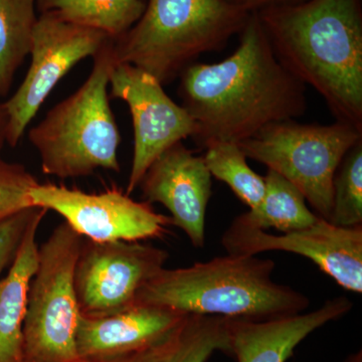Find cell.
Returning a JSON list of instances; mask_svg holds the SVG:
<instances>
[{"instance_id": "6da1fadb", "label": "cell", "mask_w": 362, "mask_h": 362, "mask_svg": "<svg viewBox=\"0 0 362 362\" xmlns=\"http://www.w3.org/2000/svg\"><path fill=\"white\" fill-rule=\"evenodd\" d=\"M239 35L230 57L192 64L180 76L178 93L197 123L192 138L202 149L211 141H244L307 110L306 86L279 61L257 13Z\"/></svg>"}, {"instance_id": "7a4b0ae2", "label": "cell", "mask_w": 362, "mask_h": 362, "mask_svg": "<svg viewBox=\"0 0 362 362\" xmlns=\"http://www.w3.org/2000/svg\"><path fill=\"white\" fill-rule=\"evenodd\" d=\"M257 14L282 65L323 98L335 121L362 131L361 0H306Z\"/></svg>"}, {"instance_id": "3957f363", "label": "cell", "mask_w": 362, "mask_h": 362, "mask_svg": "<svg viewBox=\"0 0 362 362\" xmlns=\"http://www.w3.org/2000/svg\"><path fill=\"white\" fill-rule=\"evenodd\" d=\"M275 267L272 259L228 254L187 268H163L143 286L136 304L249 320L302 313L310 300L276 283Z\"/></svg>"}, {"instance_id": "277c9868", "label": "cell", "mask_w": 362, "mask_h": 362, "mask_svg": "<svg viewBox=\"0 0 362 362\" xmlns=\"http://www.w3.org/2000/svg\"><path fill=\"white\" fill-rule=\"evenodd\" d=\"M250 16L223 0H147L139 21L113 39L116 62L168 84L202 54L225 49Z\"/></svg>"}, {"instance_id": "5b68a950", "label": "cell", "mask_w": 362, "mask_h": 362, "mask_svg": "<svg viewBox=\"0 0 362 362\" xmlns=\"http://www.w3.org/2000/svg\"><path fill=\"white\" fill-rule=\"evenodd\" d=\"M93 59L94 65L84 84L47 112L28 133L45 175L70 180L86 177L98 169L120 171V132L108 95L109 78L116 63L112 37Z\"/></svg>"}, {"instance_id": "8992f818", "label": "cell", "mask_w": 362, "mask_h": 362, "mask_svg": "<svg viewBox=\"0 0 362 362\" xmlns=\"http://www.w3.org/2000/svg\"><path fill=\"white\" fill-rule=\"evenodd\" d=\"M82 244L64 221L39 247L23 322V362H80L76 339L82 314L74 272Z\"/></svg>"}, {"instance_id": "52a82bcc", "label": "cell", "mask_w": 362, "mask_h": 362, "mask_svg": "<svg viewBox=\"0 0 362 362\" xmlns=\"http://www.w3.org/2000/svg\"><path fill=\"white\" fill-rule=\"evenodd\" d=\"M362 131L335 121L329 125L292 120L271 124L238 143L247 158L292 182L319 218L329 221L335 171Z\"/></svg>"}, {"instance_id": "ba28073f", "label": "cell", "mask_w": 362, "mask_h": 362, "mask_svg": "<svg viewBox=\"0 0 362 362\" xmlns=\"http://www.w3.org/2000/svg\"><path fill=\"white\" fill-rule=\"evenodd\" d=\"M106 33L40 11L33 30L30 69L4 104L7 144L16 147L54 88L78 63L94 57L109 39Z\"/></svg>"}, {"instance_id": "9c48e42d", "label": "cell", "mask_w": 362, "mask_h": 362, "mask_svg": "<svg viewBox=\"0 0 362 362\" xmlns=\"http://www.w3.org/2000/svg\"><path fill=\"white\" fill-rule=\"evenodd\" d=\"M168 252L140 242L83 240L74 284L82 316H110L134 306L150 279L165 268Z\"/></svg>"}, {"instance_id": "30bf717a", "label": "cell", "mask_w": 362, "mask_h": 362, "mask_svg": "<svg viewBox=\"0 0 362 362\" xmlns=\"http://www.w3.org/2000/svg\"><path fill=\"white\" fill-rule=\"evenodd\" d=\"M33 206L56 211L82 238L94 242H140L156 239L173 225L169 216L156 213L146 202H136L114 187L88 194L52 185L37 183L30 189Z\"/></svg>"}, {"instance_id": "8fae6325", "label": "cell", "mask_w": 362, "mask_h": 362, "mask_svg": "<svg viewBox=\"0 0 362 362\" xmlns=\"http://www.w3.org/2000/svg\"><path fill=\"white\" fill-rule=\"evenodd\" d=\"M109 86L111 97L129 107L134 128V151L126 194L130 195L157 157L197 133V123L182 105L176 104L163 85L147 71L115 63Z\"/></svg>"}, {"instance_id": "7c38bea8", "label": "cell", "mask_w": 362, "mask_h": 362, "mask_svg": "<svg viewBox=\"0 0 362 362\" xmlns=\"http://www.w3.org/2000/svg\"><path fill=\"white\" fill-rule=\"evenodd\" d=\"M221 245L230 255L257 256L270 251L300 255L347 291L362 292V226L344 228L320 218L308 228L273 235L237 216L221 237Z\"/></svg>"}, {"instance_id": "4fadbf2b", "label": "cell", "mask_w": 362, "mask_h": 362, "mask_svg": "<svg viewBox=\"0 0 362 362\" xmlns=\"http://www.w3.org/2000/svg\"><path fill=\"white\" fill-rule=\"evenodd\" d=\"M211 178L202 156L178 142L152 162L138 187L144 202L162 204L170 213L171 223L195 247H202L207 204L213 195Z\"/></svg>"}, {"instance_id": "5bb4252c", "label": "cell", "mask_w": 362, "mask_h": 362, "mask_svg": "<svg viewBox=\"0 0 362 362\" xmlns=\"http://www.w3.org/2000/svg\"><path fill=\"white\" fill-rule=\"evenodd\" d=\"M187 316L144 304L100 318L81 316L76 339L78 359L107 361L144 351L165 340Z\"/></svg>"}, {"instance_id": "9a60e30c", "label": "cell", "mask_w": 362, "mask_h": 362, "mask_svg": "<svg viewBox=\"0 0 362 362\" xmlns=\"http://www.w3.org/2000/svg\"><path fill=\"white\" fill-rule=\"evenodd\" d=\"M351 309L352 302L340 296L308 313L267 320L228 318V352L238 362H286L309 334Z\"/></svg>"}, {"instance_id": "2e32d148", "label": "cell", "mask_w": 362, "mask_h": 362, "mask_svg": "<svg viewBox=\"0 0 362 362\" xmlns=\"http://www.w3.org/2000/svg\"><path fill=\"white\" fill-rule=\"evenodd\" d=\"M47 211L40 207L30 221L8 272L0 280V362H23V329L28 290L39 264L37 235Z\"/></svg>"}, {"instance_id": "e0dca14e", "label": "cell", "mask_w": 362, "mask_h": 362, "mask_svg": "<svg viewBox=\"0 0 362 362\" xmlns=\"http://www.w3.org/2000/svg\"><path fill=\"white\" fill-rule=\"evenodd\" d=\"M218 350L228 352V318L192 314L165 340L147 350L144 362H206Z\"/></svg>"}, {"instance_id": "ac0fdd59", "label": "cell", "mask_w": 362, "mask_h": 362, "mask_svg": "<svg viewBox=\"0 0 362 362\" xmlns=\"http://www.w3.org/2000/svg\"><path fill=\"white\" fill-rule=\"evenodd\" d=\"M265 194L258 206L238 216L243 223L259 230L275 228L290 233L308 228L319 216L307 206L303 194L289 180L268 169Z\"/></svg>"}, {"instance_id": "d6986e66", "label": "cell", "mask_w": 362, "mask_h": 362, "mask_svg": "<svg viewBox=\"0 0 362 362\" xmlns=\"http://www.w3.org/2000/svg\"><path fill=\"white\" fill-rule=\"evenodd\" d=\"M40 11H49L62 20L121 37L141 18L144 0H37Z\"/></svg>"}, {"instance_id": "ffe728a7", "label": "cell", "mask_w": 362, "mask_h": 362, "mask_svg": "<svg viewBox=\"0 0 362 362\" xmlns=\"http://www.w3.org/2000/svg\"><path fill=\"white\" fill-rule=\"evenodd\" d=\"M37 0H0V96L13 86L32 47Z\"/></svg>"}, {"instance_id": "44dd1931", "label": "cell", "mask_w": 362, "mask_h": 362, "mask_svg": "<svg viewBox=\"0 0 362 362\" xmlns=\"http://www.w3.org/2000/svg\"><path fill=\"white\" fill-rule=\"evenodd\" d=\"M204 149L202 158L211 177L225 182L250 209L258 206L265 194V180L250 168L239 144L211 141Z\"/></svg>"}, {"instance_id": "7402d4cb", "label": "cell", "mask_w": 362, "mask_h": 362, "mask_svg": "<svg viewBox=\"0 0 362 362\" xmlns=\"http://www.w3.org/2000/svg\"><path fill=\"white\" fill-rule=\"evenodd\" d=\"M329 221L344 228L362 226V139L347 151L335 171Z\"/></svg>"}, {"instance_id": "603a6c76", "label": "cell", "mask_w": 362, "mask_h": 362, "mask_svg": "<svg viewBox=\"0 0 362 362\" xmlns=\"http://www.w3.org/2000/svg\"><path fill=\"white\" fill-rule=\"evenodd\" d=\"M37 183L25 166L0 157V221L33 206L30 192Z\"/></svg>"}, {"instance_id": "cb8c5ba5", "label": "cell", "mask_w": 362, "mask_h": 362, "mask_svg": "<svg viewBox=\"0 0 362 362\" xmlns=\"http://www.w3.org/2000/svg\"><path fill=\"white\" fill-rule=\"evenodd\" d=\"M40 207L30 206L0 221V274L11 266L30 221Z\"/></svg>"}, {"instance_id": "d4e9b609", "label": "cell", "mask_w": 362, "mask_h": 362, "mask_svg": "<svg viewBox=\"0 0 362 362\" xmlns=\"http://www.w3.org/2000/svg\"><path fill=\"white\" fill-rule=\"evenodd\" d=\"M228 4L247 11V13H259L264 9L272 7L294 6L306 0H223Z\"/></svg>"}, {"instance_id": "484cf974", "label": "cell", "mask_w": 362, "mask_h": 362, "mask_svg": "<svg viewBox=\"0 0 362 362\" xmlns=\"http://www.w3.org/2000/svg\"><path fill=\"white\" fill-rule=\"evenodd\" d=\"M7 128H8V118L4 104L0 102V153L4 149V144L7 143Z\"/></svg>"}, {"instance_id": "4316f807", "label": "cell", "mask_w": 362, "mask_h": 362, "mask_svg": "<svg viewBox=\"0 0 362 362\" xmlns=\"http://www.w3.org/2000/svg\"><path fill=\"white\" fill-rule=\"evenodd\" d=\"M147 350H144V351L141 352H137V354H130V356L117 357V358L107 359V361L90 362H144L145 356H146Z\"/></svg>"}, {"instance_id": "83f0119b", "label": "cell", "mask_w": 362, "mask_h": 362, "mask_svg": "<svg viewBox=\"0 0 362 362\" xmlns=\"http://www.w3.org/2000/svg\"><path fill=\"white\" fill-rule=\"evenodd\" d=\"M358 362H361V361H358Z\"/></svg>"}]
</instances>
